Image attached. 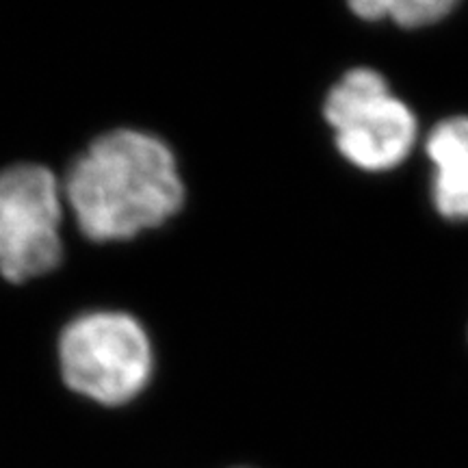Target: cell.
I'll return each mask as SVG.
<instances>
[{
  "label": "cell",
  "mask_w": 468,
  "mask_h": 468,
  "mask_svg": "<svg viewBox=\"0 0 468 468\" xmlns=\"http://www.w3.org/2000/svg\"><path fill=\"white\" fill-rule=\"evenodd\" d=\"M58 368L76 395L102 406H124L148 386L154 351L148 332L133 314L96 310L63 327Z\"/></svg>",
  "instance_id": "obj_2"
},
{
  "label": "cell",
  "mask_w": 468,
  "mask_h": 468,
  "mask_svg": "<svg viewBox=\"0 0 468 468\" xmlns=\"http://www.w3.org/2000/svg\"><path fill=\"white\" fill-rule=\"evenodd\" d=\"M434 165V207L444 219H468V117H447L427 137Z\"/></svg>",
  "instance_id": "obj_5"
},
{
  "label": "cell",
  "mask_w": 468,
  "mask_h": 468,
  "mask_svg": "<svg viewBox=\"0 0 468 468\" xmlns=\"http://www.w3.org/2000/svg\"><path fill=\"white\" fill-rule=\"evenodd\" d=\"M325 122L351 165L386 172L406 159L417 142V117L390 93L378 69L354 68L332 87L324 104Z\"/></svg>",
  "instance_id": "obj_3"
},
{
  "label": "cell",
  "mask_w": 468,
  "mask_h": 468,
  "mask_svg": "<svg viewBox=\"0 0 468 468\" xmlns=\"http://www.w3.org/2000/svg\"><path fill=\"white\" fill-rule=\"evenodd\" d=\"M61 186L79 230L98 243L126 241L165 224L185 202L174 152L156 134L134 128L98 137Z\"/></svg>",
  "instance_id": "obj_1"
},
{
  "label": "cell",
  "mask_w": 468,
  "mask_h": 468,
  "mask_svg": "<svg viewBox=\"0 0 468 468\" xmlns=\"http://www.w3.org/2000/svg\"><path fill=\"white\" fill-rule=\"evenodd\" d=\"M63 202L48 167L22 163L0 172V276L17 284L61 262Z\"/></svg>",
  "instance_id": "obj_4"
},
{
  "label": "cell",
  "mask_w": 468,
  "mask_h": 468,
  "mask_svg": "<svg viewBox=\"0 0 468 468\" xmlns=\"http://www.w3.org/2000/svg\"><path fill=\"white\" fill-rule=\"evenodd\" d=\"M453 7V0H384V16L406 28H417L442 20Z\"/></svg>",
  "instance_id": "obj_6"
}]
</instances>
